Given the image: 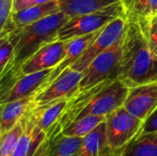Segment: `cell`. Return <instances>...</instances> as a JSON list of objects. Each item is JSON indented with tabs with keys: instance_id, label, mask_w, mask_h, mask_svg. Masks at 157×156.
<instances>
[{
	"instance_id": "obj_1",
	"label": "cell",
	"mask_w": 157,
	"mask_h": 156,
	"mask_svg": "<svg viewBox=\"0 0 157 156\" xmlns=\"http://www.w3.org/2000/svg\"><path fill=\"white\" fill-rule=\"evenodd\" d=\"M71 17L59 11L35 23L16 29L8 36L15 44L13 56L1 76V96L14 83L22 65L43 45L56 40L61 28Z\"/></svg>"
},
{
	"instance_id": "obj_2",
	"label": "cell",
	"mask_w": 157,
	"mask_h": 156,
	"mask_svg": "<svg viewBox=\"0 0 157 156\" xmlns=\"http://www.w3.org/2000/svg\"><path fill=\"white\" fill-rule=\"evenodd\" d=\"M126 17L119 78L130 88L157 81V60L150 51L137 19Z\"/></svg>"
},
{
	"instance_id": "obj_3",
	"label": "cell",
	"mask_w": 157,
	"mask_h": 156,
	"mask_svg": "<svg viewBox=\"0 0 157 156\" xmlns=\"http://www.w3.org/2000/svg\"><path fill=\"white\" fill-rule=\"evenodd\" d=\"M124 14V5L122 1H119L99 10L71 17L58 31L56 40L65 41L99 31L114 18Z\"/></svg>"
},
{
	"instance_id": "obj_4",
	"label": "cell",
	"mask_w": 157,
	"mask_h": 156,
	"mask_svg": "<svg viewBox=\"0 0 157 156\" xmlns=\"http://www.w3.org/2000/svg\"><path fill=\"white\" fill-rule=\"evenodd\" d=\"M124 35L109 49L96 57L84 70L79 89L96 86L108 80L119 78Z\"/></svg>"
},
{
	"instance_id": "obj_5",
	"label": "cell",
	"mask_w": 157,
	"mask_h": 156,
	"mask_svg": "<svg viewBox=\"0 0 157 156\" xmlns=\"http://www.w3.org/2000/svg\"><path fill=\"white\" fill-rule=\"evenodd\" d=\"M143 124L142 120L131 114L123 106L107 116V138L114 154L141 131Z\"/></svg>"
},
{
	"instance_id": "obj_6",
	"label": "cell",
	"mask_w": 157,
	"mask_h": 156,
	"mask_svg": "<svg viewBox=\"0 0 157 156\" xmlns=\"http://www.w3.org/2000/svg\"><path fill=\"white\" fill-rule=\"evenodd\" d=\"M126 26V14L114 18L100 30L97 38L91 42V44L84 51L80 58L70 68L78 72H83L86 70V68L96 57L109 49L124 35Z\"/></svg>"
},
{
	"instance_id": "obj_7",
	"label": "cell",
	"mask_w": 157,
	"mask_h": 156,
	"mask_svg": "<svg viewBox=\"0 0 157 156\" xmlns=\"http://www.w3.org/2000/svg\"><path fill=\"white\" fill-rule=\"evenodd\" d=\"M128 91L129 87L120 78L114 79L94 96L75 120L87 115L107 117L123 106Z\"/></svg>"
},
{
	"instance_id": "obj_8",
	"label": "cell",
	"mask_w": 157,
	"mask_h": 156,
	"mask_svg": "<svg viewBox=\"0 0 157 156\" xmlns=\"http://www.w3.org/2000/svg\"><path fill=\"white\" fill-rule=\"evenodd\" d=\"M83 73L67 68L54 81L34 95L33 107L43 106L71 97L78 89Z\"/></svg>"
},
{
	"instance_id": "obj_9",
	"label": "cell",
	"mask_w": 157,
	"mask_h": 156,
	"mask_svg": "<svg viewBox=\"0 0 157 156\" xmlns=\"http://www.w3.org/2000/svg\"><path fill=\"white\" fill-rule=\"evenodd\" d=\"M123 107L144 122L157 108V81L130 87Z\"/></svg>"
},
{
	"instance_id": "obj_10",
	"label": "cell",
	"mask_w": 157,
	"mask_h": 156,
	"mask_svg": "<svg viewBox=\"0 0 157 156\" xmlns=\"http://www.w3.org/2000/svg\"><path fill=\"white\" fill-rule=\"evenodd\" d=\"M64 54L65 43L63 40H55L52 42H49L40 48L22 65L17 77L24 74L53 69L63 61Z\"/></svg>"
},
{
	"instance_id": "obj_11",
	"label": "cell",
	"mask_w": 157,
	"mask_h": 156,
	"mask_svg": "<svg viewBox=\"0 0 157 156\" xmlns=\"http://www.w3.org/2000/svg\"><path fill=\"white\" fill-rule=\"evenodd\" d=\"M52 70L53 69H48L18 76L9 89L1 96V105L29 96H34L42 87Z\"/></svg>"
},
{
	"instance_id": "obj_12",
	"label": "cell",
	"mask_w": 157,
	"mask_h": 156,
	"mask_svg": "<svg viewBox=\"0 0 157 156\" xmlns=\"http://www.w3.org/2000/svg\"><path fill=\"white\" fill-rule=\"evenodd\" d=\"M99 32H100V30L91 33V34H87L85 36H81V37H77L75 39L65 40L64 41L65 54H64L63 61L55 68H53L49 78L47 79V81L44 83V85L42 86V87L40 89L47 86L49 84H51L52 81H54L63 71H65L67 68L71 67L80 58V56L84 53V51L88 48V46L91 44V42L97 38V36L98 35Z\"/></svg>"
},
{
	"instance_id": "obj_13",
	"label": "cell",
	"mask_w": 157,
	"mask_h": 156,
	"mask_svg": "<svg viewBox=\"0 0 157 156\" xmlns=\"http://www.w3.org/2000/svg\"><path fill=\"white\" fill-rule=\"evenodd\" d=\"M69 98L61 99L43 106H32L27 115L40 130L48 134L54 129L61 119Z\"/></svg>"
},
{
	"instance_id": "obj_14",
	"label": "cell",
	"mask_w": 157,
	"mask_h": 156,
	"mask_svg": "<svg viewBox=\"0 0 157 156\" xmlns=\"http://www.w3.org/2000/svg\"><path fill=\"white\" fill-rule=\"evenodd\" d=\"M20 122L23 131L13 156H31L46 138L47 133L40 130L27 114L20 120Z\"/></svg>"
},
{
	"instance_id": "obj_15",
	"label": "cell",
	"mask_w": 157,
	"mask_h": 156,
	"mask_svg": "<svg viewBox=\"0 0 157 156\" xmlns=\"http://www.w3.org/2000/svg\"><path fill=\"white\" fill-rule=\"evenodd\" d=\"M76 156H115L108 143L106 120L83 138Z\"/></svg>"
},
{
	"instance_id": "obj_16",
	"label": "cell",
	"mask_w": 157,
	"mask_h": 156,
	"mask_svg": "<svg viewBox=\"0 0 157 156\" xmlns=\"http://www.w3.org/2000/svg\"><path fill=\"white\" fill-rule=\"evenodd\" d=\"M34 96L6 102L1 105L0 134L11 130L33 106Z\"/></svg>"
},
{
	"instance_id": "obj_17",
	"label": "cell",
	"mask_w": 157,
	"mask_h": 156,
	"mask_svg": "<svg viewBox=\"0 0 157 156\" xmlns=\"http://www.w3.org/2000/svg\"><path fill=\"white\" fill-rule=\"evenodd\" d=\"M61 11L59 1H52L44 4L33 5L29 7L19 10L13 15V19L17 29L41 20L52 14Z\"/></svg>"
},
{
	"instance_id": "obj_18",
	"label": "cell",
	"mask_w": 157,
	"mask_h": 156,
	"mask_svg": "<svg viewBox=\"0 0 157 156\" xmlns=\"http://www.w3.org/2000/svg\"><path fill=\"white\" fill-rule=\"evenodd\" d=\"M115 156H157V131L139 132Z\"/></svg>"
},
{
	"instance_id": "obj_19",
	"label": "cell",
	"mask_w": 157,
	"mask_h": 156,
	"mask_svg": "<svg viewBox=\"0 0 157 156\" xmlns=\"http://www.w3.org/2000/svg\"><path fill=\"white\" fill-rule=\"evenodd\" d=\"M61 11L74 17L88 14L121 0H58Z\"/></svg>"
},
{
	"instance_id": "obj_20",
	"label": "cell",
	"mask_w": 157,
	"mask_h": 156,
	"mask_svg": "<svg viewBox=\"0 0 157 156\" xmlns=\"http://www.w3.org/2000/svg\"><path fill=\"white\" fill-rule=\"evenodd\" d=\"M52 135V151L50 156H76L83 138L70 137L61 131H50Z\"/></svg>"
},
{
	"instance_id": "obj_21",
	"label": "cell",
	"mask_w": 157,
	"mask_h": 156,
	"mask_svg": "<svg viewBox=\"0 0 157 156\" xmlns=\"http://www.w3.org/2000/svg\"><path fill=\"white\" fill-rule=\"evenodd\" d=\"M106 118L107 117L104 116L87 115L73 121L63 128L61 132L70 137L84 138L92 131H94L100 123L105 121Z\"/></svg>"
},
{
	"instance_id": "obj_22",
	"label": "cell",
	"mask_w": 157,
	"mask_h": 156,
	"mask_svg": "<svg viewBox=\"0 0 157 156\" xmlns=\"http://www.w3.org/2000/svg\"><path fill=\"white\" fill-rule=\"evenodd\" d=\"M125 14L134 18L146 17L157 14V0H121Z\"/></svg>"
},
{
	"instance_id": "obj_23",
	"label": "cell",
	"mask_w": 157,
	"mask_h": 156,
	"mask_svg": "<svg viewBox=\"0 0 157 156\" xmlns=\"http://www.w3.org/2000/svg\"><path fill=\"white\" fill-rule=\"evenodd\" d=\"M136 19L142 29L151 53L157 60V14Z\"/></svg>"
},
{
	"instance_id": "obj_24",
	"label": "cell",
	"mask_w": 157,
	"mask_h": 156,
	"mask_svg": "<svg viewBox=\"0 0 157 156\" xmlns=\"http://www.w3.org/2000/svg\"><path fill=\"white\" fill-rule=\"evenodd\" d=\"M22 131L23 127L19 121L11 130L0 134V156H13Z\"/></svg>"
},
{
	"instance_id": "obj_25",
	"label": "cell",
	"mask_w": 157,
	"mask_h": 156,
	"mask_svg": "<svg viewBox=\"0 0 157 156\" xmlns=\"http://www.w3.org/2000/svg\"><path fill=\"white\" fill-rule=\"evenodd\" d=\"M13 15L14 0H0V38L8 35L17 29Z\"/></svg>"
},
{
	"instance_id": "obj_26",
	"label": "cell",
	"mask_w": 157,
	"mask_h": 156,
	"mask_svg": "<svg viewBox=\"0 0 157 156\" xmlns=\"http://www.w3.org/2000/svg\"><path fill=\"white\" fill-rule=\"evenodd\" d=\"M15 49V44L8 35L0 38V74L9 63Z\"/></svg>"
},
{
	"instance_id": "obj_27",
	"label": "cell",
	"mask_w": 157,
	"mask_h": 156,
	"mask_svg": "<svg viewBox=\"0 0 157 156\" xmlns=\"http://www.w3.org/2000/svg\"><path fill=\"white\" fill-rule=\"evenodd\" d=\"M157 131V108L155 111L144 120L141 129V133H148Z\"/></svg>"
},
{
	"instance_id": "obj_28",
	"label": "cell",
	"mask_w": 157,
	"mask_h": 156,
	"mask_svg": "<svg viewBox=\"0 0 157 156\" xmlns=\"http://www.w3.org/2000/svg\"><path fill=\"white\" fill-rule=\"evenodd\" d=\"M52 151V135L48 133L43 142L39 145L31 156H50Z\"/></svg>"
},
{
	"instance_id": "obj_29",
	"label": "cell",
	"mask_w": 157,
	"mask_h": 156,
	"mask_svg": "<svg viewBox=\"0 0 157 156\" xmlns=\"http://www.w3.org/2000/svg\"><path fill=\"white\" fill-rule=\"evenodd\" d=\"M33 6V0H14V13Z\"/></svg>"
},
{
	"instance_id": "obj_30",
	"label": "cell",
	"mask_w": 157,
	"mask_h": 156,
	"mask_svg": "<svg viewBox=\"0 0 157 156\" xmlns=\"http://www.w3.org/2000/svg\"><path fill=\"white\" fill-rule=\"evenodd\" d=\"M52 1H57V0H33V5H38V4H44Z\"/></svg>"
}]
</instances>
